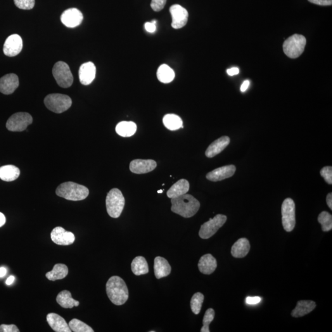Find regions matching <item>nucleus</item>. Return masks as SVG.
I'll use <instances>...</instances> for the list:
<instances>
[{
  "instance_id": "nucleus-47",
  "label": "nucleus",
  "mask_w": 332,
  "mask_h": 332,
  "mask_svg": "<svg viewBox=\"0 0 332 332\" xmlns=\"http://www.w3.org/2000/svg\"><path fill=\"white\" fill-rule=\"evenodd\" d=\"M6 223V217L3 213L0 212V227H3Z\"/></svg>"
},
{
  "instance_id": "nucleus-7",
  "label": "nucleus",
  "mask_w": 332,
  "mask_h": 332,
  "mask_svg": "<svg viewBox=\"0 0 332 332\" xmlns=\"http://www.w3.org/2000/svg\"><path fill=\"white\" fill-rule=\"evenodd\" d=\"M53 74L59 86L68 88L72 86L73 77L67 63L59 61L54 65Z\"/></svg>"
},
{
  "instance_id": "nucleus-16",
  "label": "nucleus",
  "mask_w": 332,
  "mask_h": 332,
  "mask_svg": "<svg viewBox=\"0 0 332 332\" xmlns=\"http://www.w3.org/2000/svg\"><path fill=\"white\" fill-rule=\"evenodd\" d=\"M236 170V168L234 165L223 166L208 172L206 175V178L212 182L221 181L228 178L231 177L235 173Z\"/></svg>"
},
{
  "instance_id": "nucleus-31",
  "label": "nucleus",
  "mask_w": 332,
  "mask_h": 332,
  "mask_svg": "<svg viewBox=\"0 0 332 332\" xmlns=\"http://www.w3.org/2000/svg\"><path fill=\"white\" fill-rule=\"evenodd\" d=\"M157 77L159 81L165 84L171 83L175 78L174 71L170 66L166 64L161 65L157 72Z\"/></svg>"
},
{
  "instance_id": "nucleus-18",
  "label": "nucleus",
  "mask_w": 332,
  "mask_h": 332,
  "mask_svg": "<svg viewBox=\"0 0 332 332\" xmlns=\"http://www.w3.org/2000/svg\"><path fill=\"white\" fill-rule=\"evenodd\" d=\"M96 75V67L91 62L82 64L79 70L80 83L87 86L91 84Z\"/></svg>"
},
{
  "instance_id": "nucleus-34",
  "label": "nucleus",
  "mask_w": 332,
  "mask_h": 332,
  "mask_svg": "<svg viewBox=\"0 0 332 332\" xmlns=\"http://www.w3.org/2000/svg\"><path fill=\"white\" fill-rule=\"evenodd\" d=\"M70 328L74 332H94V330L84 322L77 319H73L68 324Z\"/></svg>"
},
{
  "instance_id": "nucleus-41",
  "label": "nucleus",
  "mask_w": 332,
  "mask_h": 332,
  "mask_svg": "<svg viewBox=\"0 0 332 332\" xmlns=\"http://www.w3.org/2000/svg\"><path fill=\"white\" fill-rule=\"evenodd\" d=\"M156 23L157 21H153L151 22L145 23V28L149 33H154L156 30Z\"/></svg>"
},
{
  "instance_id": "nucleus-35",
  "label": "nucleus",
  "mask_w": 332,
  "mask_h": 332,
  "mask_svg": "<svg viewBox=\"0 0 332 332\" xmlns=\"http://www.w3.org/2000/svg\"><path fill=\"white\" fill-rule=\"evenodd\" d=\"M318 222L322 225V231L327 232L332 229V217L331 213L323 211L319 215Z\"/></svg>"
},
{
  "instance_id": "nucleus-5",
  "label": "nucleus",
  "mask_w": 332,
  "mask_h": 332,
  "mask_svg": "<svg viewBox=\"0 0 332 332\" xmlns=\"http://www.w3.org/2000/svg\"><path fill=\"white\" fill-rule=\"evenodd\" d=\"M306 44H307V39L303 35H293L284 42V53L289 58H298L304 52Z\"/></svg>"
},
{
  "instance_id": "nucleus-26",
  "label": "nucleus",
  "mask_w": 332,
  "mask_h": 332,
  "mask_svg": "<svg viewBox=\"0 0 332 332\" xmlns=\"http://www.w3.org/2000/svg\"><path fill=\"white\" fill-rule=\"evenodd\" d=\"M56 301L61 307L66 308V309L68 308L72 309L73 307H77L80 305V302L74 300L72 297V293L68 290L61 291L57 296Z\"/></svg>"
},
{
  "instance_id": "nucleus-45",
  "label": "nucleus",
  "mask_w": 332,
  "mask_h": 332,
  "mask_svg": "<svg viewBox=\"0 0 332 332\" xmlns=\"http://www.w3.org/2000/svg\"><path fill=\"white\" fill-rule=\"evenodd\" d=\"M249 85H250V82H249V81H244L241 86V91L243 92L246 91V90L248 89Z\"/></svg>"
},
{
  "instance_id": "nucleus-17",
  "label": "nucleus",
  "mask_w": 332,
  "mask_h": 332,
  "mask_svg": "<svg viewBox=\"0 0 332 332\" xmlns=\"http://www.w3.org/2000/svg\"><path fill=\"white\" fill-rule=\"evenodd\" d=\"M20 85L18 76L14 73L7 74L0 78V92L5 95L13 94Z\"/></svg>"
},
{
  "instance_id": "nucleus-2",
  "label": "nucleus",
  "mask_w": 332,
  "mask_h": 332,
  "mask_svg": "<svg viewBox=\"0 0 332 332\" xmlns=\"http://www.w3.org/2000/svg\"><path fill=\"white\" fill-rule=\"evenodd\" d=\"M106 293L114 305H124L129 298V290L124 280L122 277H111L106 284Z\"/></svg>"
},
{
  "instance_id": "nucleus-13",
  "label": "nucleus",
  "mask_w": 332,
  "mask_h": 332,
  "mask_svg": "<svg viewBox=\"0 0 332 332\" xmlns=\"http://www.w3.org/2000/svg\"><path fill=\"white\" fill-rule=\"evenodd\" d=\"M51 238L54 243L60 246H69L74 243L75 236L72 232L66 231L63 228L58 227L51 231Z\"/></svg>"
},
{
  "instance_id": "nucleus-33",
  "label": "nucleus",
  "mask_w": 332,
  "mask_h": 332,
  "mask_svg": "<svg viewBox=\"0 0 332 332\" xmlns=\"http://www.w3.org/2000/svg\"><path fill=\"white\" fill-rule=\"evenodd\" d=\"M204 300H205V296L200 292L194 293L192 296L190 307L194 314H199L200 312Z\"/></svg>"
},
{
  "instance_id": "nucleus-12",
  "label": "nucleus",
  "mask_w": 332,
  "mask_h": 332,
  "mask_svg": "<svg viewBox=\"0 0 332 332\" xmlns=\"http://www.w3.org/2000/svg\"><path fill=\"white\" fill-rule=\"evenodd\" d=\"M22 47V38L18 34L11 35L4 42L3 53L7 56L14 57L21 53Z\"/></svg>"
},
{
  "instance_id": "nucleus-6",
  "label": "nucleus",
  "mask_w": 332,
  "mask_h": 332,
  "mask_svg": "<svg viewBox=\"0 0 332 332\" xmlns=\"http://www.w3.org/2000/svg\"><path fill=\"white\" fill-rule=\"evenodd\" d=\"M44 103L45 106L50 111L56 113H62L70 108L72 101L66 95L51 94L45 97Z\"/></svg>"
},
{
  "instance_id": "nucleus-28",
  "label": "nucleus",
  "mask_w": 332,
  "mask_h": 332,
  "mask_svg": "<svg viewBox=\"0 0 332 332\" xmlns=\"http://www.w3.org/2000/svg\"><path fill=\"white\" fill-rule=\"evenodd\" d=\"M137 125L132 122H122L116 126V132L123 137H130L134 136L137 131Z\"/></svg>"
},
{
  "instance_id": "nucleus-3",
  "label": "nucleus",
  "mask_w": 332,
  "mask_h": 332,
  "mask_svg": "<svg viewBox=\"0 0 332 332\" xmlns=\"http://www.w3.org/2000/svg\"><path fill=\"white\" fill-rule=\"evenodd\" d=\"M57 195L67 200H84L88 196L89 191L86 187L72 182L63 183L56 189Z\"/></svg>"
},
{
  "instance_id": "nucleus-23",
  "label": "nucleus",
  "mask_w": 332,
  "mask_h": 332,
  "mask_svg": "<svg viewBox=\"0 0 332 332\" xmlns=\"http://www.w3.org/2000/svg\"><path fill=\"white\" fill-rule=\"evenodd\" d=\"M316 307V304L313 301L300 300L298 301L296 307L291 312V315L293 317H300L309 314Z\"/></svg>"
},
{
  "instance_id": "nucleus-27",
  "label": "nucleus",
  "mask_w": 332,
  "mask_h": 332,
  "mask_svg": "<svg viewBox=\"0 0 332 332\" xmlns=\"http://www.w3.org/2000/svg\"><path fill=\"white\" fill-rule=\"evenodd\" d=\"M20 170L16 166L6 165L0 167V179L5 182H12L20 175Z\"/></svg>"
},
{
  "instance_id": "nucleus-14",
  "label": "nucleus",
  "mask_w": 332,
  "mask_h": 332,
  "mask_svg": "<svg viewBox=\"0 0 332 332\" xmlns=\"http://www.w3.org/2000/svg\"><path fill=\"white\" fill-rule=\"evenodd\" d=\"M61 22L68 28H75L83 22V15L77 8H70L64 11L61 17Z\"/></svg>"
},
{
  "instance_id": "nucleus-49",
  "label": "nucleus",
  "mask_w": 332,
  "mask_h": 332,
  "mask_svg": "<svg viewBox=\"0 0 332 332\" xmlns=\"http://www.w3.org/2000/svg\"><path fill=\"white\" fill-rule=\"evenodd\" d=\"M7 274V270L6 268L1 267L0 268V277H3L6 276Z\"/></svg>"
},
{
  "instance_id": "nucleus-4",
  "label": "nucleus",
  "mask_w": 332,
  "mask_h": 332,
  "mask_svg": "<svg viewBox=\"0 0 332 332\" xmlns=\"http://www.w3.org/2000/svg\"><path fill=\"white\" fill-rule=\"evenodd\" d=\"M124 205L125 199L122 192L118 188L111 189L106 198V207L108 215L114 219L120 217Z\"/></svg>"
},
{
  "instance_id": "nucleus-22",
  "label": "nucleus",
  "mask_w": 332,
  "mask_h": 332,
  "mask_svg": "<svg viewBox=\"0 0 332 332\" xmlns=\"http://www.w3.org/2000/svg\"><path fill=\"white\" fill-rule=\"evenodd\" d=\"M217 267V260L211 254L202 256L199 261L198 269L203 274H211L215 271Z\"/></svg>"
},
{
  "instance_id": "nucleus-38",
  "label": "nucleus",
  "mask_w": 332,
  "mask_h": 332,
  "mask_svg": "<svg viewBox=\"0 0 332 332\" xmlns=\"http://www.w3.org/2000/svg\"><path fill=\"white\" fill-rule=\"evenodd\" d=\"M321 175L327 184H332V167L331 166H327V167L322 168L321 170Z\"/></svg>"
},
{
  "instance_id": "nucleus-1",
  "label": "nucleus",
  "mask_w": 332,
  "mask_h": 332,
  "mask_svg": "<svg viewBox=\"0 0 332 332\" xmlns=\"http://www.w3.org/2000/svg\"><path fill=\"white\" fill-rule=\"evenodd\" d=\"M172 212L184 218L193 217L200 208V203L191 194H186L171 199Z\"/></svg>"
},
{
  "instance_id": "nucleus-39",
  "label": "nucleus",
  "mask_w": 332,
  "mask_h": 332,
  "mask_svg": "<svg viewBox=\"0 0 332 332\" xmlns=\"http://www.w3.org/2000/svg\"><path fill=\"white\" fill-rule=\"evenodd\" d=\"M167 0H151V7L153 11L159 12L165 8Z\"/></svg>"
},
{
  "instance_id": "nucleus-40",
  "label": "nucleus",
  "mask_w": 332,
  "mask_h": 332,
  "mask_svg": "<svg viewBox=\"0 0 332 332\" xmlns=\"http://www.w3.org/2000/svg\"><path fill=\"white\" fill-rule=\"evenodd\" d=\"M0 332H20L16 325L2 324L0 326Z\"/></svg>"
},
{
  "instance_id": "nucleus-15",
  "label": "nucleus",
  "mask_w": 332,
  "mask_h": 332,
  "mask_svg": "<svg viewBox=\"0 0 332 332\" xmlns=\"http://www.w3.org/2000/svg\"><path fill=\"white\" fill-rule=\"evenodd\" d=\"M157 166V163L152 160H140L137 159L130 163V171L136 174H144L153 171Z\"/></svg>"
},
{
  "instance_id": "nucleus-37",
  "label": "nucleus",
  "mask_w": 332,
  "mask_h": 332,
  "mask_svg": "<svg viewBox=\"0 0 332 332\" xmlns=\"http://www.w3.org/2000/svg\"><path fill=\"white\" fill-rule=\"evenodd\" d=\"M15 5L18 8L24 9V10H30L34 8L35 0H14Z\"/></svg>"
},
{
  "instance_id": "nucleus-42",
  "label": "nucleus",
  "mask_w": 332,
  "mask_h": 332,
  "mask_svg": "<svg viewBox=\"0 0 332 332\" xmlns=\"http://www.w3.org/2000/svg\"><path fill=\"white\" fill-rule=\"evenodd\" d=\"M310 3L320 6H331L332 0H308Z\"/></svg>"
},
{
  "instance_id": "nucleus-29",
  "label": "nucleus",
  "mask_w": 332,
  "mask_h": 332,
  "mask_svg": "<svg viewBox=\"0 0 332 332\" xmlns=\"http://www.w3.org/2000/svg\"><path fill=\"white\" fill-rule=\"evenodd\" d=\"M133 273L136 276L146 274L149 272L148 265L145 258L139 256L133 260L131 263Z\"/></svg>"
},
{
  "instance_id": "nucleus-11",
  "label": "nucleus",
  "mask_w": 332,
  "mask_h": 332,
  "mask_svg": "<svg viewBox=\"0 0 332 332\" xmlns=\"http://www.w3.org/2000/svg\"><path fill=\"white\" fill-rule=\"evenodd\" d=\"M172 16V27L175 29H180L187 25L188 20V13L186 8L179 4H174L170 8Z\"/></svg>"
},
{
  "instance_id": "nucleus-46",
  "label": "nucleus",
  "mask_w": 332,
  "mask_h": 332,
  "mask_svg": "<svg viewBox=\"0 0 332 332\" xmlns=\"http://www.w3.org/2000/svg\"><path fill=\"white\" fill-rule=\"evenodd\" d=\"M326 201H327V205H328L329 208H331V209L332 210V193H330L328 194H327Z\"/></svg>"
},
{
  "instance_id": "nucleus-32",
  "label": "nucleus",
  "mask_w": 332,
  "mask_h": 332,
  "mask_svg": "<svg viewBox=\"0 0 332 332\" xmlns=\"http://www.w3.org/2000/svg\"><path fill=\"white\" fill-rule=\"evenodd\" d=\"M163 123L165 127L170 130H176L180 128H184L181 118L174 114H167L164 116Z\"/></svg>"
},
{
  "instance_id": "nucleus-48",
  "label": "nucleus",
  "mask_w": 332,
  "mask_h": 332,
  "mask_svg": "<svg viewBox=\"0 0 332 332\" xmlns=\"http://www.w3.org/2000/svg\"><path fill=\"white\" fill-rule=\"evenodd\" d=\"M14 280H15V277H14V276H10L8 277V279H7L6 284L8 286H10L11 285V284H13Z\"/></svg>"
},
{
  "instance_id": "nucleus-9",
  "label": "nucleus",
  "mask_w": 332,
  "mask_h": 332,
  "mask_svg": "<svg viewBox=\"0 0 332 332\" xmlns=\"http://www.w3.org/2000/svg\"><path fill=\"white\" fill-rule=\"evenodd\" d=\"M227 216L218 214L213 219H210L208 222L201 225L199 230V235L201 238L207 239L211 238L218 231L220 228L224 226L227 222Z\"/></svg>"
},
{
  "instance_id": "nucleus-44",
  "label": "nucleus",
  "mask_w": 332,
  "mask_h": 332,
  "mask_svg": "<svg viewBox=\"0 0 332 332\" xmlns=\"http://www.w3.org/2000/svg\"><path fill=\"white\" fill-rule=\"evenodd\" d=\"M228 75L229 76H234L239 74V70L238 68L233 67L230 68V69H228L227 71Z\"/></svg>"
},
{
  "instance_id": "nucleus-21",
  "label": "nucleus",
  "mask_w": 332,
  "mask_h": 332,
  "mask_svg": "<svg viewBox=\"0 0 332 332\" xmlns=\"http://www.w3.org/2000/svg\"><path fill=\"white\" fill-rule=\"evenodd\" d=\"M154 272L156 278L160 279L169 276L171 272V267L165 258L157 257L154 262Z\"/></svg>"
},
{
  "instance_id": "nucleus-19",
  "label": "nucleus",
  "mask_w": 332,
  "mask_h": 332,
  "mask_svg": "<svg viewBox=\"0 0 332 332\" xmlns=\"http://www.w3.org/2000/svg\"><path fill=\"white\" fill-rule=\"evenodd\" d=\"M46 320L49 326L56 332H71L68 324L65 320L56 313H49L47 315Z\"/></svg>"
},
{
  "instance_id": "nucleus-30",
  "label": "nucleus",
  "mask_w": 332,
  "mask_h": 332,
  "mask_svg": "<svg viewBox=\"0 0 332 332\" xmlns=\"http://www.w3.org/2000/svg\"><path fill=\"white\" fill-rule=\"evenodd\" d=\"M68 273V267L65 265L59 263V264L54 265L52 271L47 272L46 277L49 281H55L57 280L65 278L67 276Z\"/></svg>"
},
{
  "instance_id": "nucleus-24",
  "label": "nucleus",
  "mask_w": 332,
  "mask_h": 332,
  "mask_svg": "<svg viewBox=\"0 0 332 332\" xmlns=\"http://www.w3.org/2000/svg\"><path fill=\"white\" fill-rule=\"evenodd\" d=\"M189 189V184L188 180H179L170 187L167 192V195L168 198L170 199L177 198V197L187 194Z\"/></svg>"
},
{
  "instance_id": "nucleus-20",
  "label": "nucleus",
  "mask_w": 332,
  "mask_h": 332,
  "mask_svg": "<svg viewBox=\"0 0 332 332\" xmlns=\"http://www.w3.org/2000/svg\"><path fill=\"white\" fill-rule=\"evenodd\" d=\"M229 143L230 139L229 137L223 136L220 137L208 146L206 151V156L209 158L214 157L226 148Z\"/></svg>"
},
{
  "instance_id": "nucleus-25",
  "label": "nucleus",
  "mask_w": 332,
  "mask_h": 332,
  "mask_svg": "<svg viewBox=\"0 0 332 332\" xmlns=\"http://www.w3.org/2000/svg\"><path fill=\"white\" fill-rule=\"evenodd\" d=\"M250 249V243L248 239H239L232 247L231 255L235 258H243L248 254Z\"/></svg>"
},
{
  "instance_id": "nucleus-43",
  "label": "nucleus",
  "mask_w": 332,
  "mask_h": 332,
  "mask_svg": "<svg viewBox=\"0 0 332 332\" xmlns=\"http://www.w3.org/2000/svg\"><path fill=\"white\" fill-rule=\"evenodd\" d=\"M261 300L262 299L259 296H253V297L248 296L246 299V302L249 305H257L261 302Z\"/></svg>"
},
{
  "instance_id": "nucleus-36",
  "label": "nucleus",
  "mask_w": 332,
  "mask_h": 332,
  "mask_svg": "<svg viewBox=\"0 0 332 332\" xmlns=\"http://www.w3.org/2000/svg\"><path fill=\"white\" fill-rule=\"evenodd\" d=\"M215 317V311L212 308H209L206 311L205 316H204L203 324V326L201 329V332H210L209 325L213 321Z\"/></svg>"
},
{
  "instance_id": "nucleus-10",
  "label": "nucleus",
  "mask_w": 332,
  "mask_h": 332,
  "mask_svg": "<svg viewBox=\"0 0 332 332\" xmlns=\"http://www.w3.org/2000/svg\"><path fill=\"white\" fill-rule=\"evenodd\" d=\"M33 122L32 116L29 113L19 112L14 114L6 123V128L12 132H22Z\"/></svg>"
},
{
  "instance_id": "nucleus-50",
  "label": "nucleus",
  "mask_w": 332,
  "mask_h": 332,
  "mask_svg": "<svg viewBox=\"0 0 332 332\" xmlns=\"http://www.w3.org/2000/svg\"><path fill=\"white\" fill-rule=\"evenodd\" d=\"M164 191V189H160V190L158 191V193H162Z\"/></svg>"
},
{
  "instance_id": "nucleus-8",
  "label": "nucleus",
  "mask_w": 332,
  "mask_h": 332,
  "mask_svg": "<svg viewBox=\"0 0 332 332\" xmlns=\"http://www.w3.org/2000/svg\"><path fill=\"white\" fill-rule=\"evenodd\" d=\"M282 223L287 232L292 231L296 224L295 205L292 199L287 198L281 208Z\"/></svg>"
}]
</instances>
